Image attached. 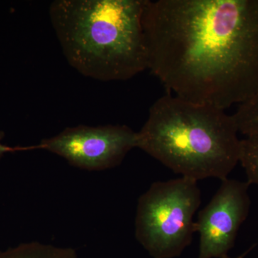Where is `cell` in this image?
Segmentation results:
<instances>
[{
    "label": "cell",
    "instance_id": "1",
    "mask_svg": "<svg viewBox=\"0 0 258 258\" xmlns=\"http://www.w3.org/2000/svg\"><path fill=\"white\" fill-rule=\"evenodd\" d=\"M148 69L168 93L225 110L258 90V0H145Z\"/></svg>",
    "mask_w": 258,
    "mask_h": 258
},
{
    "label": "cell",
    "instance_id": "2",
    "mask_svg": "<svg viewBox=\"0 0 258 258\" xmlns=\"http://www.w3.org/2000/svg\"><path fill=\"white\" fill-rule=\"evenodd\" d=\"M145 0H55L49 15L72 67L101 81H127L148 69Z\"/></svg>",
    "mask_w": 258,
    "mask_h": 258
},
{
    "label": "cell",
    "instance_id": "3",
    "mask_svg": "<svg viewBox=\"0 0 258 258\" xmlns=\"http://www.w3.org/2000/svg\"><path fill=\"white\" fill-rule=\"evenodd\" d=\"M238 133L225 110L168 93L149 109L137 148L183 177L222 181L240 163Z\"/></svg>",
    "mask_w": 258,
    "mask_h": 258
},
{
    "label": "cell",
    "instance_id": "4",
    "mask_svg": "<svg viewBox=\"0 0 258 258\" xmlns=\"http://www.w3.org/2000/svg\"><path fill=\"white\" fill-rule=\"evenodd\" d=\"M201 202L195 180L181 176L153 183L139 198L137 240L153 258L179 257L192 241Z\"/></svg>",
    "mask_w": 258,
    "mask_h": 258
},
{
    "label": "cell",
    "instance_id": "5",
    "mask_svg": "<svg viewBox=\"0 0 258 258\" xmlns=\"http://www.w3.org/2000/svg\"><path fill=\"white\" fill-rule=\"evenodd\" d=\"M137 146V132L125 125H106L67 128L36 147L64 158L76 167L102 171L119 165Z\"/></svg>",
    "mask_w": 258,
    "mask_h": 258
},
{
    "label": "cell",
    "instance_id": "6",
    "mask_svg": "<svg viewBox=\"0 0 258 258\" xmlns=\"http://www.w3.org/2000/svg\"><path fill=\"white\" fill-rule=\"evenodd\" d=\"M248 181L225 179L208 205L198 214V258H224L235 246L241 225L248 216Z\"/></svg>",
    "mask_w": 258,
    "mask_h": 258
},
{
    "label": "cell",
    "instance_id": "7",
    "mask_svg": "<svg viewBox=\"0 0 258 258\" xmlns=\"http://www.w3.org/2000/svg\"><path fill=\"white\" fill-rule=\"evenodd\" d=\"M0 258H78L75 249L30 242L0 252Z\"/></svg>",
    "mask_w": 258,
    "mask_h": 258
},
{
    "label": "cell",
    "instance_id": "8",
    "mask_svg": "<svg viewBox=\"0 0 258 258\" xmlns=\"http://www.w3.org/2000/svg\"><path fill=\"white\" fill-rule=\"evenodd\" d=\"M232 115L239 133L245 137L258 134V90L248 101L239 105Z\"/></svg>",
    "mask_w": 258,
    "mask_h": 258
},
{
    "label": "cell",
    "instance_id": "9",
    "mask_svg": "<svg viewBox=\"0 0 258 258\" xmlns=\"http://www.w3.org/2000/svg\"><path fill=\"white\" fill-rule=\"evenodd\" d=\"M240 163L247 174V181L258 186V134L241 140Z\"/></svg>",
    "mask_w": 258,
    "mask_h": 258
},
{
    "label": "cell",
    "instance_id": "10",
    "mask_svg": "<svg viewBox=\"0 0 258 258\" xmlns=\"http://www.w3.org/2000/svg\"><path fill=\"white\" fill-rule=\"evenodd\" d=\"M4 133L3 132H0V158L5 153L8 152H15L16 151H23V150H31V149H37L36 146L35 147H15L12 148L8 147V146L3 145L1 144V140L4 137Z\"/></svg>",
    "mask_w": 258,
    "mask_h": 258
},
{
    "label": "cell",
    "instance_id": "11",
    "mask_svg": "<svg viewBox=\"0 0 258 258\" xmlns=\"http://www.w3.org/2000/svg\"><path fill=\"white\" fill-rule=\"evenodd\" d=\"M252 248H253V247H250V248H249V249H247V250L245 251V252H243V253L240 254V255H239V256H237V257H229V256H227V257H225L224 258H244V257H245V256L247 255V254L249 253V251H250L251 249H252Z\"/></svg>",
    "mask_w": 258,
    "mask_h": 258
}]
</instances>
